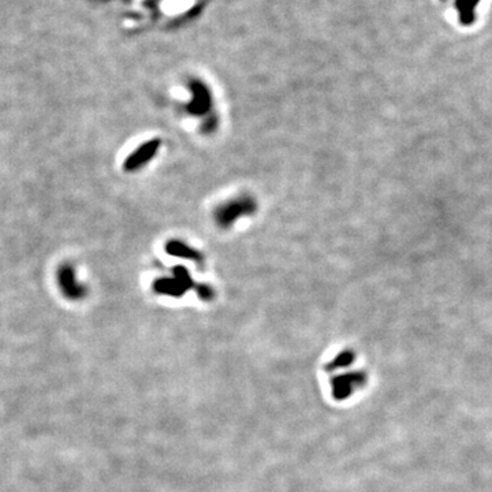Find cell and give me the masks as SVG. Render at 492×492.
Segmentation results:
<instances>
[{
	"instance_id": "obj_6",
	"label": "cell",
	"mask_w": 492,
	"mask_h": 492,
	"mask_svg": "<svg viewBox=\"0 0 492 492\" xmlns=\"http://www.w3.org/2000/svg\"><path fill=\"white\" fill-rule=\"evenodd\" d=\"M164 249H166L167 254L178 257V259L194 261L197 264H203V261H204V256H203V253L198 249L193 248V246H190V245L180 240H170L167 244L164 245Z\"/></svg>"
},
{
	"instance_id": "obj_3",
	"label": "cell",
	"mask_w": 492,
	"mask_h": 492,
	"mask_svg": "<svg viewBox=\"0 0 492 492\" xmlns=\"http://www.w3.org/2000/svg\"><path fill=\"white\" fill-rule=\"evenodd\" d=\"M190 100L184 104V111L194 118H208L215 112L211 89L200 80H190L188 84Z\"/></svg>"
},
{
	"instance_id": "obj_8",
	"label": "cell",
	"mask_w": 492,
	"mask_h": 492,
	"mask_svg": "<svg viewBox=\"0 0 492 492\" xmlns=\"http://www.w3.org/2000/svg\"><path fill=\"white\" fill-rule=\"evenodd\" d=\"M196 293L204 301H212L215 298V290L207 283H197Z\"/></svg>"
},
{
	"instance_id": "obj_2",
	"label": "cell",
	"mask_w": 492,
	"mask_h": 492,
	"mask_svg": "<svg viewBox=\"0 0 492 492\" xmlns=\"http://www.w3.org/2000/svg\"><path fill=\"white\" fill-rule=\"evenodd\" d=\"M171 272L172 276H163L153 280L152 288L156 294L180 298L185 293L196 290L197 283L193 280L189 269L185 268L184 265H175Z\"/></svg>"
},
{
	"instance_id": "obj_7",
	"label": "cell",
	"mask_w": 492,
	"mask_h": 492,
	"mask_svg": "<svg viewBox=\"0 0 492 492\" xmlns=\"http://www.w3.org/2000/svg\"><path fill=\"white\" fill-rule=\"evenodd\" d=\"M219 123H220L219 115H217L216 112H213V114H211L208 118H205V119L201 122L200 130L204 133V134L209 136V134H213V133L216 132L217 129H219Z\"/></svg>"
},
{
	"instance_id": "obj_1",
	"label": "cell",
	"mask_w": 492,
	"mask_h": 492,
	"mask_svg": "<svg viewBox=\"0 0 492 492\" xmlns=\"http://www.w3.org/2000/svg\"><path fill=\"white\" fill-rule=\"evenodd\" d=\"M257 211L256 198L242 193L219 204L213 211V222L220 230H228L242 217L254 215Z\"/></svg>"
},
{
	"instance_id": "obj_4",
	"label": "cell",
	"mask_w": 492,
	"mask_h": 492,
	"mask_svg": "<svg viewBox=\"0 0 492 492\" xmlns=\"http://www.w3.org/2000/svg\"><path fill=\"white\" fill-rule=\"evenodd\" d=\"M58 284L60 291L67 300L80 301L86 297L88 287L82 282H80L77 276L76 268L71 264L60 265L58 269Z\"/></svg>"
},
{
	"instance_id": "obj_5",
	"label": "cell",
	"mask_w": 492,
	"mask_h": 492,
	"mask_svg": "<svg viewBox=\"0 0 492 492\" xmlns=\"http://www.w3.org/2000/svg\"><path fill=\"white\" fill-rule=\"evenodd\" d=\"M161 147V141L159 138L149 140L133 151L123 163V170L126 172H136L144 168L151 160L156 157L157 152Z\"/></svg>"
}]
</instances>
